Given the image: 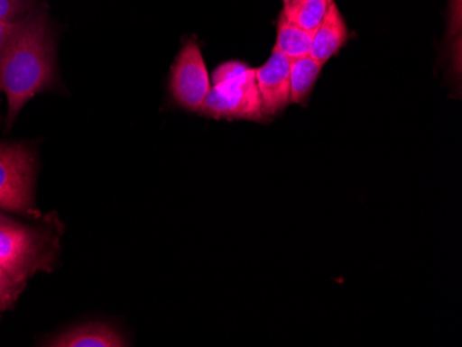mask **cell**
Masks as SVG:
<instances>
[{
  "instance_id": "6da1fadb",
  "label": "cell",
  "mask_w": 462,
  "mask_h": 347,
  "mask_svg": "<svg viewBox=\"0 0 462 347\" xmlns=\"http://www.w3.org/2000/svg\"><path fill=\"white\" fill-rule=\"evenodd\" d=\"M54 79V46L43 13L25 15L0 54V90L7 97V123Z\"/></svg>"
},
{
  "instance_id": "7a4b0ae2",
  "label": "cell",
  "mask_w": 462,
  "mask_h": 347,
  "mask_svg": "<svg viewBox=\"0 0 462 347\" xmlns=\"http://www.w3.org/2000/svg\"><path fill=\"white\" fill-rule=\"evenodd\" d=\"M199 114L214 119L264 121L255 69L243 61H227L215 69Z\"/></svg>"
},
{
  "instance_id": "3957f363",
  "label": "cell",
  "mask_w": 462,
  "mask_h": 347,
  "mask_svg": "<svg viewBox=\"0 0 462 347\" xmlns=\"http://www.w3.org/2000/svg\"><path fill=\"white\" fill-rule=\"evenodd\" d=\"M46 248L45 238L35 230L12 220L0 222V268L20 284L48 266Z\"/></svg>"
},
{
  "instance_id": "277c9868",
  "label": "cell",
  "mask_w": 462,
  "mask_h": 347,
  "mask_svg": "<svg viewBox=\"0 0 462 347\" xmlns=\"http://www.w3.org/2000/svg\"><path fill=\"white\" fill-rule=\"evenodd\" d=\"M35 158L23 146L0 144V209L32 215Z\"/></svg>"
},
{
  "instance_id": "5b68a950",
  "label": "cell",
  "mask_w": 462,
  "mask_h": 347,
  "mask_svg": "<svg viewBox=\"0 0 462 347\" xmlns=\"http://www.w3.org/2000/svg\"><path fill=\"white\" fill-rule=\"evenodd\" d=\"M170 89L176 105L191 113H199L211 90V78L201 49L194 41L184 43L176 57L171 71Z\"/></svg>"
},
{
  "instance_id": "8992f818",
  "label": "cell",
  "mask_w": 462,
  "mask_h": 347,
  "mask_svg": "<svg viewBox=\"0 0 462 347\" xmlns=\"http://www.w3.org/2000/svg\"><path fill=\"white\" fill-rule=\"evenodd\" d=\"M290 71L291 59L276 49L266 63L255 69L264 118L279 115L291 105Z\"/></svg>"
},
{
  "instance_id": "52a82bcc",
  "label": "cell",
  "mask_w": 462,
  "mask_h": 347,
  "mask_svg": "<svg viewBox=\"0 0 462 347\" xmlns=\"http://www.w3.org/2000/svg\"><path fill=\"white\" fill-rule=\"evenodd\" d=\"M349 35L346 23H345L338 6L332 0L323 23L314 33L309 56L324 66L329 59L337 56L339 50L346 45Z\"/></svg>"
},
{
  "instance_id": "ba28073f",
  "label": "cell",
  "mask_w": 462,
  "mask_h": 347,
  "mask_svg": "<svg viewBox=\"0 0 462 347\" xmlns=\"http://www.w3.org/2000/svg\"><path fill=\"white\" fill-rule=\"evenodd\" d=\"M49 346L54 347H122L126 341L118 331L107 324H87L75 326L72 330L53 339Z\"/></svg>"
},
{
  "instance_id": "9c48e42d",
  "label": "cell",
  "mask_w": 462,
  "mask_h": 347,
  "mask_svg": "<svg viewBox=\"0 0 462 347\" xmlns=\"http://www.w3.org/2000/svg\"><path fill=\"white\" fill-rule=\"evenodd\" d=\"M323 64L311 59L310 56L291 59V105H303L310 97L314 87L318 84L319 77L323 71Z\"/></svg>"
},
{
  "instance_id": "30bf717a",
  "label": "cell",
  "mask_w": 462,
  "mask_h": 347,
  "mask_svg": "<svg viewBox=\"0 0 462 347\" xmlns=\"http://www.w3.org/2000/svg\"><path fill=\"white\" fill-rule=\"evenodd\" d=\"M331 4L332 0H288L282 15L302 30L318 31Z\"/></svg>"
},
{
  "instance_id": "8fae6325",
  "label": "cell",
  "mask_w": 462,
  "mask_h": 347,
  "mask_svg": "<svg viewBox=\"0 0 462 347\" xmlns=\"http://www.w3.org/2000/svg\"><path fill=\"white\" fill-rule=\"evenodd\" d=\"M316 31H306L291 24L282 15L277 23V38L274 49L290 59L309 56Z\"/></svg>"
},
{
  "instance_id": "7c38bea8",
  "label": "cell",
  "mask_w": 462,
  "mask_h": 347,
  "mask_svg": "<svg viewBox=\"0 0 462 347\" xmlns=\"http://www.w3.org/2000/svg\"><path fill=\"white\" fill-rule=\"evenodd\" d=\"M24 284L15 281L5 269L0 268V312L9 309L15 302Z\"/></svg>"
},
{
  "instance_id": "4fadbf2b",
  "label": "cell",
  "mask_w": 462,
  "mask_h": 347,
  "mask_svg": "<svg viewBox=\"0 0 462 347\" xmlns=\"http://www.w3.org/2000/svg\"><path fill=\"white\" fill-rule=\"evenodd\" d=\"M31 0H0V20L17 23L27 15Z\"/></svg>"
},
{
  "instance_id": "5bb4252c",
  "label": "cell",
  "mask_w": 462,
  "mask_h": 347,
  "mask_svg": "<svg viewBox=\"0 0 462 347\" xmlns=\"http://www.w3.org/2000/svg\"><path fill=\"white\" fill-rule=\"evenodd\" d=\"M20 22L7 23L4 22V20H0V54H2L4 49L6 48L7 42L12 39V36L14 35L18 25H20Z\"/></svg>"
},
{
  "instance_id": "9a60e30c",
  "label": "cell",
  "mask_w": 462,
  "mask_h": 347,
  "mask_svg": "<svg viewBox=\"0 0 462 347\" xmlns=\"http://www.w3.org/2000/svg\"><path fill=\"white\" fill-rule=\"evenodd\" d=\"M10 219H7L6 216H4V215L0 214V222H9Z\"/></svg>"
},
{
  "instance_id": "2e32d148",
  "label": "cell",
  "mask_w": 462,
  "mask_h": 347,
  "mask_svg": "<svg viewBox=\"0 0 462 347\" xmlns=\"http://www.w3.org/2000/svg\"><path fill=\"white\" fill-rule=\"evenodd\" d=\"M285 2H288V0H284V4H285Z\"/></svg>"
}]
</instances>
